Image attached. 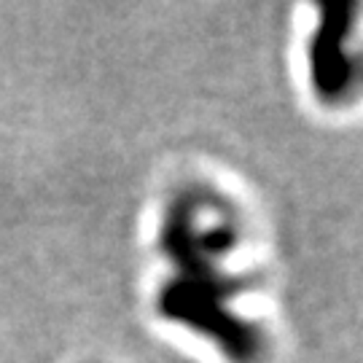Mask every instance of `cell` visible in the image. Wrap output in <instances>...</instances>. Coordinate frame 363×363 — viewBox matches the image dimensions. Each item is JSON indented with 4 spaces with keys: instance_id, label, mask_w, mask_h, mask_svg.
Wrapping results in <instances>:
<instances>
[{
    "instance_id": "6da1fadb",
    "label": "cell",
    "mask_w": 363,
    "mask_h": 363,
    "mask_svg": "<svg viewBox=\"0 0 363 363\" xmlns=\"http://www.w3.org/2000/svg\"><path fill=\"white\" fill-rule=\"evenodd\" d=\"M250 283V277L210 283L172 274L156 294V310L162 318L210 339L232 363H261L267 355V334L232 304Z\"/></svg>"
},
{
    "instance_id": "7a4b0ae2",
    "label": "cell",
    "mask_w": 363,
    "mask_h": 363,
    "mask_svg": "<svg viewBox=\"0 0 363 363\" xmlns=\"http://www.w3.org/2000/svg\"><path fill=\"white\" fill-rule=\"evenodd\" d=\"M159 245L175 264V274H223L229 272L223 264L240 245V218L216 191L189 186L167 202Z\"/></svg>"
},
{
    "instance_id": "3957f363",
    "label": "cell",
    "mask_w": 363,
    "mask_h": 363,
    "mask_svg": "<svg viewBox=\"0 0 363 363\" xmlns=\"http://www.w3.org/2000/svg\"><path fill=\"white\" fill-rule=\"evenodd\" d=\"M355 13V3H325L310 35V84L325 105H345L358 86V62L350 52Z\"/></svg>"
}]
</instances>
